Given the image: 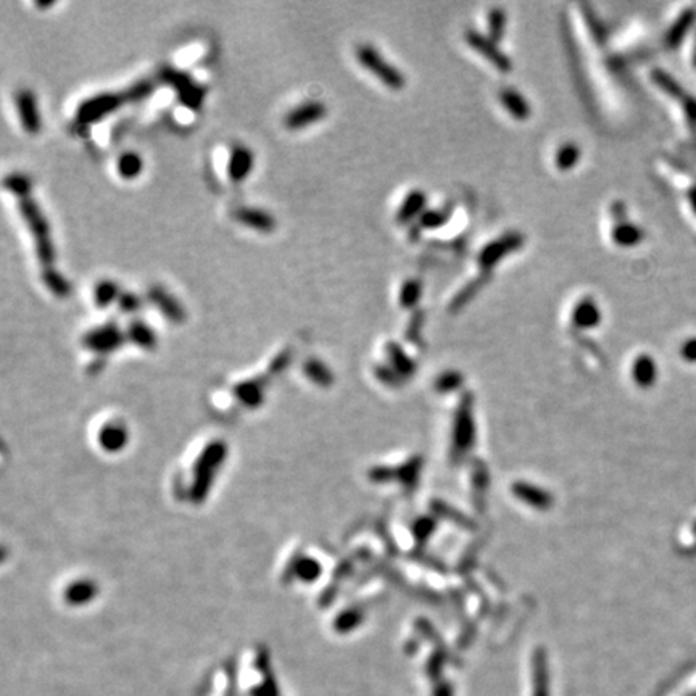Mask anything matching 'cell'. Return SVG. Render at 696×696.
Wrapping results in <instances>:
<instances>
[{
	"mask_svg": "<svg viewBox=\"0 0 696 696\" xmlns=\"http://www.w3.org/2000/svg\"><path fill=\"white\" fill-rule=\"evenodd\" d=\"M17 203L19 215H22L24 222H26L29 232H31L35 257H38V261L40 263V268H54L55 250L52 238H50V227L47 220H45L38 203L33 200V197L29 194L17 197Z\"/></svg>",
	"mask_w": 696,
	"mask_h": 696,
	"instance_id": "6da1fadb",
	"label": "cell"
},
{
	"mask_svg": "<svg viewBox=\"0 0 696 696\" xmlns=\"http://www.w3.org/2000/svg\"><path fill=\"white\" fill-rule=\"evenodd\" d=\"M128 95L123 89L121 92H99L84 99L74 111V123L79 126L92 124L95 121L105 118L111 111L120 108L123 104H128Z\"/></svg>",
	"mask_w": 696,
	"mask_h": 696,
	"instance_id": "7a4b0ae2",
	"label": "cell"
},
{
	"mask_svg": "<svg viewBox=\"0 0 696 696\" xmlns=\"http://www.w3.org/2000/svg\"><path fill=\"white\" fill-rule=\"evenodd\" d=\"M355 55H357L359 65L368 70L369 73L378 76L380 83L392 89H401L405 86V76L389 62H385L379 50L374 49L373 45L359 44L355 50Z\"/></svg>",
	"mask_w": 696,
	"mask_h": 696,
	"instance_id": "3957f363",
	"label": "cell"
},
{
	"mask_svg": "<svg viewBox=\"0 0 696 696\" xmlns=\"http://www.w3.org/2000/svg\"><path fill=\"white\" fill-rule=\"evenodd\" d=\"M160 78L176 89L181 102L186 106L194 110L199 108L203 99V89L195 83V81H192L191 76H187L186 73H179V71L171 68H163L161 70Z\"/></svg>",
	"mask_w": 696,
	"mask_h": 696,
	"instance_id": "277c9868",
	"label": "cell"
},
{
	"mask_svg": "<svg viewBox=\"0 0 696 696\" xmlns=\"http://www.w3.org/2000/svg\"><path fill=\"white\" fill-rule=\"evenodd\" d=\"M17 113L22 128L28 134H38L40 131V116L34 94L29 89H18L13 95Z\"/></svg>",
	"mask_w": 696,
	"mask_h": 696,
	"instance_id": "5b68a950",
	"label": "cell"
},
{
	"mask_svg": "<svg viewBox=\"0 0 696 696\" xmlns=\"http://www.w3.org/2000/svg\"><path fill=\"white\" fill-rule=\"evenodd\" d=\"M326 105L323 102L309 100L303 102L302 105L293 106L289 113L284 116V124L287 129H302L305 126L316 123L326 115Z\"/></svg>",
	"mask_w": 696,
	"mask_h": 696,
	"instance_id": "8992f818",
	"label": "cell"
},
{
	"mask_svg": "<svg viewBox=\"0 0 696 696\" xmlns=\"http://www.w3.org/2000/svg\"><path fill=\"white\" fill-rule=\"evenodd\" d=\"M147 298H149L150 303H154L155 307L160 309L163 316L171 319L172 323L184 321V316H186L184 308H182V305L177 302V300L172 297L165 287H161V286L149 287V291H147Z\"/></svg>",
	"mask_w": 696,
	"mask_h": 696,
	"instance_id": "52a82bcc",
	"label": "cell"
},
{
	"mask_svg": "<svg viewBox=\"0 0 696 696\" xmlns=\"http://www.w3.org/2000/svg\"><path fill=\"white\" fill-rule=\"evenodd\" d=\"M121 340H123V335H121L120 329L115 324H105V326H100L86 334L83 343L94 352H110V350L118 347Z\"/></svg>",
	"mask_w": 696,
	"mask_h": 696,
	"instance_id": "ba28073f",
	"label": "cell"
},
{
	"mask_svg": "<svg viewBox=\"0 0 696 696\" xmlns=\"http://www.w3.org/2000/svg\"><path fill=\"white\" fill-rule=\"evenodd\" d=\"M232 216L234 220L241 222V225L260 232H271L274 227H276V220H274V216L266 210H261V208L238 207L232 211Z\"/></svg>",
	"mask_w": 696,
	"mask_h": 696,
	"instance_id": "9c48e42d",
	"label": "cell"
},
{
	"mask_svg": "<svg viewBox=\"0 0 696 696\" xmlns=\"http://www.w3.org/2000/svg\"><path fill=\"white\" fill-rule=\"evenodd\" d=\"M467 42H469L472 49H476L477 52L484 55L487 60H490V62L494 63V67H496L500 71L511 70V60L498 50V47L492 39H487L479 33L469 31L467 33Z\"/></svg>",
	"mask_w": 696,
	"mask_h": 696,
	"instance_id": "30bf717a",
	"label": "cell"
},
{
	"mask_svg": "<svg viewBox=\"0 0 696 696\" xmlns=\"http://www.w3.org/2000/svg\"><path fill=\"white\" fill-rule=\"evenodd\" d=\"M253 154L245 145L236 144L229 152L227 160V175L232 182H242L252 172Z\"/></svg>",
	"mask_w": 696,
	"mask_h": 696,
	"instance_id": "8fae6325",
	"label": "cell"
},
{
	"mask_svg": "<svg viewBox=\"0 0 696 696\" xmlns=\"http://www.w3.org/2000/svg\"><path fill=\"white\" fill-rule=\"evenodd\" d=\"M521 242H522V237L517 236V234H510V236L498 238L496 242L490 243V245H487L484 250H482L480 258H479L480 265L485 266V268L495 266L503 257L508 255V253H511L512 250H515V248L519 247Z\"/></svg>",
	"mask_w": 696,
	"mask_h": 696,
	"instance_id": "7c38bea8",
	"label": "cell"
},
{
	"mask_svg": "<svg viewBox=\"0 0 696 696\" xmlns=\"http://www.w3.org/2000/svg\"><path fill=\"white\" fill-rule=\"evenodd\" d=\"M500 102L505 108L512 115L516 120H527L531 116V106L526 99L515 89H501Z\"/></svg>",
	"mask_w": 696,
	"mask_h": 696,
	"instance_id": "4fadbf2b",
	"label": "cell"
},
{
	"mask_svg": "<svg viewBox=\"0 0 696 696\" xmlns=\"http://www.w3.org/2000/svg\"><path fill=\"white\" fill-rule=\"evenodd\" d=\"M40 277H42L44 286L47 287L55 297L65 298L70 296L71 292L70 282L55 268H44L42 271H40Z\"/></svg>",
	"mask_w": 696,
	"mask_h": 696,
	"instance_id": "5bb4252c",
	"label": "cell"
},
{
	"mask_svg": "<svg viewBox=\"0 0 696 696\" xmlns=\"http://www.w3.org/2000/svg\"><path fill=\"white\" fill-rule=\"evenodd\" d=\"M142 159L136 152H123L116 161V171L123 179H134L142 171Z\"/></svg>",
	"mask_w": 696,
	"mask_h": 696,
	"instance_id": "9a60e30c",
	"label": "cell"
},
{
	"mask_svg": "<svg viewBox=\"0 0 696 696\" xmlns=\"http://www.w3.org/2000/svg\"><path fill=\"white\" fill-rule=\"evenodd\" d=\"M120 293H121L120 289L113 281H110V279H100L94 287V302L99 308H105L108 307L111 302L118 300Z\"/></svg>",
	"mask_w": 696,
	"mask_h": 696,
	"instance_id": "2e32d148",
	"label": "cell"
},
{
	"mask_svg": "<svg viewBox=\"0 0 696 696\" xmlns=\"http://www.w3.org/2000/svg\"><path fill=\"white\" fill-rule=\"evenodd\" d=\"M128 337L142 348H152L155 345V335L152 329L140 319L131 321L128 327Z\"/></svg>",
	"mask_w": 696,
	"mask_h": 696,
	"instance_id": "e0dca14e",
	"label": "cell"
},
{
	"mask_svg": "<svg viewBox=\"0 0 696 696\" xmlns=\"http://www.w3.org/2000/svg\"><path fill=\"white\" fill-rule=\"evenodd\" d=\"M426 200L428 199H426V195L423 194V192H419V191L410 192V195L406 197L403 203H401V208L398 210V215H397L398 221L406 222V221H410L411 218H414L421 210H423Z\"/></svg>",
	"mask_w": 696,
	"mask_h": 696,
	"instance_id": "ac0fdd59",
	"label": "cell"
},
{
	"mask_svg": "<svg viewBox=\"0 0 696 696\" xmlns=\"http://www.w3.org/2000/svg\"><path fill=\"white\" fill-rule=\"evenodd\" d=\"M3 187L8 192H12L15 197H22L29 194V191H31V181L28 179V176L22 175V172H10V175L5 176Z\"/></svg>",
	"mask_w": 696,
	"mask_h": 696,
	"instance_id": "d6986e66",
	"label": "cell"
},
{
	"mask_svg": "<svg viewBox=\"0 0 696 696\" xmlns=\"http://www.w3.org/2000/svg\"><path fill=\"white\" fill-rule=\"evenodd\" d=\"M574 316H576L577 324H585V326H592L593 324V326H595L599 316L595 302H592V300H582V302L576 307Z\"/></svg>",
	"mask_w": 696,
	"mask_h": 696,
	"instance_id": "ffe728a7",
	"label": "cell"
},
{
	"mask_svg": "<svg viewBox=\"0 0 696 696\" xmlns=\"http://www.w3.org/2000/svg\"><path fill=\"white\" fill-rule=\"evenodd\" d=\"M578 159H581V150H578V147L576 144H566L558 150L556 166L563 171L571 170L572 166H576Z\"/></svg>",
	"mask_w": 696,
	"mask_h": 696,
	"instance_id": "44dd1931",
	"label": "cell"
},
{
	"mask_svg": "<svg viewBox=\"0 0 696 696\" xmlns=\"http://www.w3.org/2000/svg\"><path fill=\"white\" fill-rule=\"evenodd\" d=\"M124 90L129 102H137L145 99L147 95L152 94V90H154V83H152L150 79H140L136 81V83L131 84L129 88H126Z\"/></svg>",
	"mask_w": 696,
	"mask_h": 696,
	"instance_id": "7402d4cb",
	"label": "cell"
},
{
	"mask_svg": "<svg viewBox=\"0 0 696 696\" xmlns=\"http://www.w3.org/2000/svg\"><path fill=\"white\" fill-rule=\"evenodd\" d=\"M489 26H490V34L492 40H500L505 34V26H506V15L503 10H492L489 15Z\"/></svg>",
	"mask_w": 696,
	"mask_h": 696,
	"instance_id": "603a6c76",
	"label": "cell"
},
{
	"mask_svg": "<svg viewBox=\"0 0 696 696\" xmlns=\"http://www.w3.org/2000/svg\"><path fill=\"white\" fill-rule=\"evenodd\" d=\"M421 292H423V286H421L419 281H414V279H410L403 284L400 291V297L403 305H411L416 303L421 297Z\"/></svg>",
	"mask_w": 696,
	"mask_h": 696,
	"instance_id": "cb8c5ba5",
	"label": "cell"
},
{
	"mask_svg": "<svg viewBox=\"0 0 696 696\" xmlns=\"http://www.w3.org/2000/svg\"><path fill=\"white\" fill-rule=\"evenodd\" d=\"M637 232L638 231L633 226H617L613 232V238L619 245H630L637 241Z\"/></svg>",
	"mask_w": 696,
	"mask_h": 696,
	"instance_id": "d4e9b609",
	"label": "cell"
},
{
	"mask_svg": "<svg viewBox=\"0 0 696 696\" xmlns=\"http://www.w3.org/2000/svg\"><path fill=\"white\" fill-rule=\"evenodd\" d=\"M116 302H118V307L123 313H134L142 305V300L133 292H121Z\"/></svg>",
	"mask_w": 696,
	"mask_h": 696,
	"instance_id": "484cf974",
	"label": "cell"
},
{
	"mask_svg": "<svg viewBox=\"0 0 696 696\" xmlns=\"http://www.w3.org/2000/svg\"><path fill=\"white\" fill-rule=\"evenodd\" d=\"M445 220H446V216L444 215V213H440V211H428L423 216V225L426 227H437V226L444 225Z\"/></svg>",
	"mask_w": 696,
	"mask_h": 696,
	"instance_id": "4316f807",
	"label": "cell"
},
{
	"mask_svg": "<svg viewBox=\"0 0 696 696\" xmlns=\"http://www.w3.org/2000/svg\"><path fill=\"white\" fill-rule=\"evenodd\" d=\"M35 5H38L39 8H45V7H52L54 2H35Z\"/></svg>",
	"mask_w": 696,
	"mask_h": 696,
	"instance_id": "83f0119b",
	"label": "cell"
}]
</instances>
